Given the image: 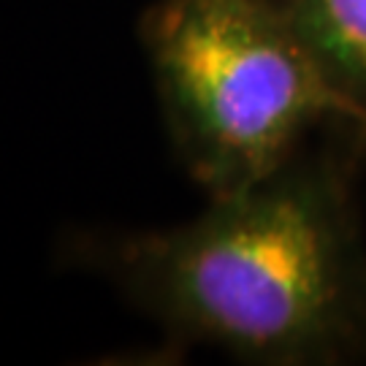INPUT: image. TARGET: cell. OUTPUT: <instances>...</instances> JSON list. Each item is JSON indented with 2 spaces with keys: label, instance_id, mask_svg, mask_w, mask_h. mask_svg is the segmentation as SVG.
<instances>
[{
  "label": "cell",
  "instance_id": "1",
  "mask_svg": "<svg viewBox=\"0 0 366 366\" xmlns=\"http://www.w3.org/2000/svg\"><path fill=\"white\" fill-rule=\"evenodd\" d=\"M122 288L174 334L266 366L366 355V247L342 169L290 157L196 220L122 239Z\"/></svg>",
  "mask_w": 366,
  "mask_h": 366
},
{
  "label": "cell",
  "instance_id": "2",
  "mask_svg": "<svg viewBox=\"0 0 366 366\" xmlns=\"http://www.w3.org/2000/svg\"><path fill=\"white\" fill-rule=\"evenodd\" d=\"M142 39L177 152L209 198L280 171L328 114L366 131L277 0H157Z\"/></svg>",
  "mask_w": 366,
  "mask_h": 366
},
{
  "label": "cell",
  "instance_id": "3",
  "mask_svg": "<svg viewBox=\"0 0 366 366\" xmlns=\"http://www.w3.org/2000/svg\"><path fill=\"white\" fill-rule=\"evenodd\" d=\"M328 81L366 119V0H277Z\"/></svg>",
  "mask_w": 366,
  "mask_h": 366
}]
</instances>
